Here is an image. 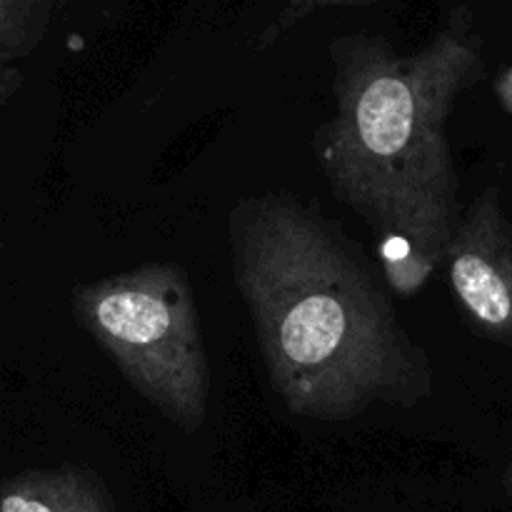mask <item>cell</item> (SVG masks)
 Instances as JSON below:
<instances>
[{
  "label": "cell",
  "mask_w": 512,
  "mask_h": 512,
  "mask_svg": "<svg viewBox=\"0 0 512 512\" xmlns=\"http://www.w3.org/2000/svg\"><path fill=\"white\" fill-rule=\"evenodd\" d=\"M230 268L273 390L290 415L345 423L433 393L423 345L363 250L288 190L248 195L228 218Z\"/></svg>",
  "instance_id": "cell-1"
},
{
  "label": "cell",
  "mask_w": 512,
  "mask_h": 512,
  "mask_svg": "<svg viewBox=\"0 0 512 512\" xmlns=\"http://www.w3.org/2000/svg\"><path fill=\"white\" fill-rule=\"evenodd\" d=\"M333 115L313 150L335 200L368 223L385 278L400 295L445 263L460 223V178L448 118L485 78L483 38L468 8H453L423 48L398 53L383 35L330 43Z\"/></svg>",
  "instance_id": "cell-2"
},
{
  "label": "cell",
  "mask_w": 512,
  "mask_h": 512,
  "mask_svg": "<svg viewBox=\"0 0 512 512\" xmlns=\"http://www.w3.org/2000/svg\"><path fill=\"white\" fill-rule=\"evenodd\" d=\"M73 318L105 350L130 388L185 433L208 418L210 368L188 273L145 263L78 283Z\"/></svg>",
  "instance_id": "cell-3"
},
{
  "label": "cell",
  "mask_w": 512,
  "mask_h": 512,
  "mask_svg": "<svg viewBox=\"0 0 512 512\" xmlns=\"http://www.w3.org/2000/svg\"><path fill=\"white\" fill-rule=\"evenodd\" d=\"M448 283L465 323L503 348H512V223L498 188L463 210L450 240Z\"/></svg>",
  "instance_id": "cell-4"
},
{
  "label": "cell",
  "mask_w": 512,
  "mask_h": 512,
  "mask_svg": "<svg viewBox=\"0 0 512 512\" xmlns=\"http://www.w3.org/2000/svg\"><path fill=\"white\" fill-rule=\"evenodd\" d=\"M0 512H118L108 485L80 465L23 470L0 490Z\"/></svg>",
  "instance_id": "cell-5"
},
{
  "label": "cell",
  "mask_w": 512,
  "mask_h": 512,
  "mask_svg": "<svg viewBox=\"0 0 512 512\" xmlns=\"http://www.w3.org/2000/svg\"><path fill=\"white\" fill-rule=\"evenodd\" d=\"M60 0H0V105H8L23 85L20 63L48 30Z\"/></svg>",
  "instance_id": "cell-6"
},
{
  "label": "cell",
  "mask_w": 512,
  "mask_h": 512,
  "mask_svg": "<svg viewBox=\"0 0 512 512\" xmlns=\"http://www.w3.org/2000/svg\"><path fill=\"white\" fill-rule=\"evenodd\" d=\"M350 3H363V0H285L280 13L275 15V18L268 23V28L258 35V40H255V50L273 48V45L280 43V40H283L295 25L308 20L310 15L318 13V10L338 8V5H350Z\"/></svg>",
  "instance_id": "cell-7"
},
{
  "label": "cell",
  "mask_w": 512,
  "mask_h": 512,
  "mask_svg": "<svg viewBox=\"0 0 512 512\" xmlns=\"http://www.w3.org/2000/svg\"><path fill=\"white\" fill-rule=\"evenodd\" d=\"M505 488L512 495V448H510V460H508V468H505Z\"/></svg>",
  "instance_id": "cell-8"
}]
</instances>
